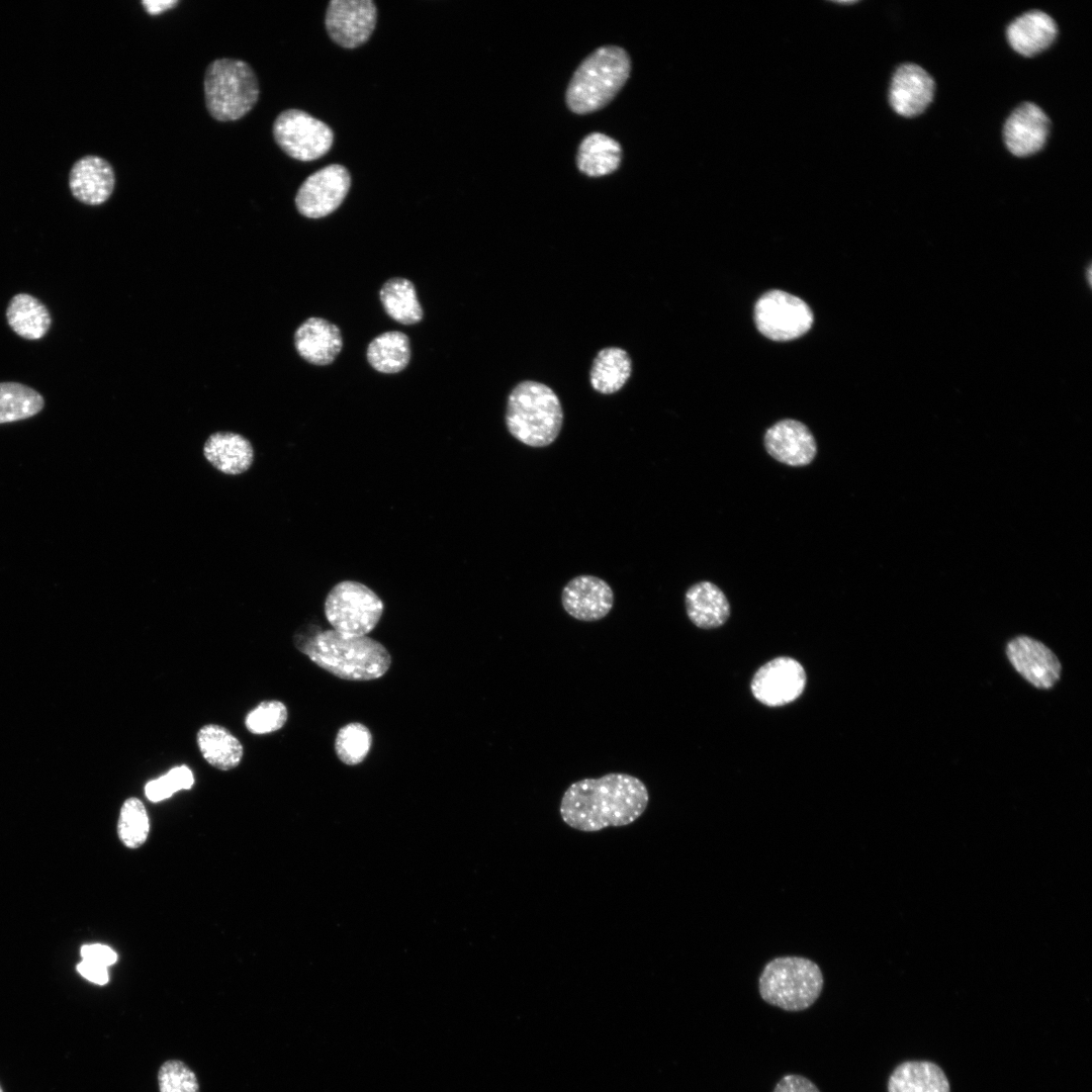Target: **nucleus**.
Masks as SVG:
<instances>
[{
	"mask_svg": "<svg viewBox=\"0 0 1092 1092\" xmlns=\"http://www.w3.org/2000/svg\"><path fill=\"white\" fill-rule=\"evenodd\" d=\"M648 802V790L640 779L610 772L571 784L561 798L559 812L569 827L596 832L633 823L644 813Z\"/></svg>",
	"mask_w": 1092,
	"mask_h": 1092,
	"instance_id": "nucleus-1",
	"label": "nucleus"
},
{
	"mask_svg": "<svg viewBox=\"0 0 1092 1092\" xmlns=\"http://www.w3.org/2000/svg\"><path fill=\"white\" fill-rule=\"evenodd\" d=\"M295 645L317 666L348 680L381 677L391 663L386 648L367 636H348L326 630L305 639H295Z\"/></svg>",
	"mask_w": 1092,
	"mask_h": 1092,
	"instance_id": "nucleus-2",
	"label": "nucleus"
},
{
	"mask_svg": "<svg viewBox=\"0 0 1092 1092\" xmlns=\"http://www.w3.org/2000/svg\"><path fill=\"white\" fill-rule=\"evenodd\" d=\"M505 420L509 433L519 442L529 447H547L561 431L563 410L548 385L524 380L508 396Z\"/></svg>",
	"mask_w": 1092,
	"mask_h": 1092,
	"instance_id": "nucleus-3",
	"label": "nucleus"
},
{
	"mask_svg": "<svg viewBox=\"0 0 1092 1092\" xmlns=\"http://www.w3.org/2000/svg\"><path fill=\"white\" fill-rule=\"evenodd\" d=\"M630 71V58L624 49H597L574 72L566 90L567 106L577 114L603 108L624 86Z\"/></svg>",
	"mask_w": 1092,
	"mask_h": 1092,
	"instance_id": "nucleus-4",
	"label": "nucleus"
},
{
	"mask_svg": "<svg viewBox=\"0 0 1092 1092\" xmlns=\"http://www.w3.org/2000/svg\"><path fill=\"white\" fill-rule=\"evenodd\" d=\"M824 986L820 967L803 957H778L766 963L758 978V992L767 1004L789 1012L810 1008Z\"/></svg>",
	"mask_w": 1092,
	"mask_h": 1092,
	"instance_id": "nucleus-5",
	"label": "nucleus"
},
{
	"mask_svg": "<svg viewBox=\"0 0 1092 1092\" xmlns=\"http://www.w3.org/2000/svg\"><path fill=\"white\" fill-rule=\"evenodd\" d=\"M259 93L257 77L248 63L221 58L207 66L204 98L206 108L214 119H240L255 106Z\"/></svg>",
	"mask_w": 1092,
	"mask_h": 1092,
	"instance_id": "nucleus-6",
	"label": "nucleus"
},
{
	"mask_svg": "<svg viewBox=\"0 0 1092 1092\" xmlns=\"http://www.w3.org/2000/svg\"><path fill=\"white\" fill-rule=\"evenodd\" d=\"M324 609L333 630L348 636H366L378 624L383 603L367 585L343 580L329 592Z\"/></svg>",
	"mask_w": 1092,
	"mask_h": 1092,
	"instance_id": "nucleus-7",
	"label": "nucleus"
},
{
	"mask_svg": "<svg viewBox=\"0 0 1092 1092\" xmlns=\"http://www.w3.org/2000/svg\"><path fill=\"white\" fill-rule=\"evenodd\" d=\"M273 135L282 151L302 162L326 155L334 141L325 122L299 109L282 111L273 123Z\"/></svg>",
	"mask_w": 1092,
	"mask_h": 1092,
	"instance_id": "nucleus-8",
	"label": "nucleus"
},
{
	"mask_svg": "<svg viewBox=\"0 0 1092 1092\" xmlns=\"http://www.w3.org/2000/svg\"><path fill=\"white\" fill-rule=\"evenodd\" d=\"M754 321L766 338L790 341L810 330L813 313L801 298L782 290H770L756 301Z\"/></svg>",
	"mask_w": 1092,
	"mask_h": 1092,
	"instance_id": "nucleus-9",
	"label": "nucleus"
},
{
	"mask_svg": "<svg viewBox=\"0 0 1092 1092\" xmlns=\"http://www.w3.org/2000/svg\"><path fill=\"white\" fill-rule=\"evenodd\" d=\"M1052 133V119L1035 102L1024 100L1005 117L1001 140L1015 159H1028L1041 153Z\"/></svg>",
	"mask_w": 1092,
	"mask_h": 1092,
	"instance_id": "nucleus-10",
	"label": "nucleus"
},
{
	"mask_svg": "<svg viewBox=\"0 0 1092 1092\" xmlns=\"http://www.w3.org/2000/svg\"><path fill=\"white\" fill-rule=\"evenodd\" d=\"M351 185L348 170L339 164L329 165L308 176L300 185L295 205L300 214L321 218L335 211Z\"/></svg>",
	"mask_w": 1092,
	"mask_h": 1092,
	"instance_id": "nucleus-11",
	"label": "nucleus"
},
{
	"mask_svg": "<svg viewBox=\"0 0 1092 1092\" xmlns=\"http://www.w3.org/2000/svg\"><path fill=\"white\" fill-rule=\"evenodd\" d=\"M936 82L933 76L916 63L900 64L892 74L889 104L900 117L914 119L925 113L934 102Z\"/></svg>",
	"mask_w": 1092,
	"mask_h": 1092,
	"instance_id": "nucleus-12",
	"label": "nucleus"
},
{
	"mask_svg": "<svg viewBox=\"0 0 1092 1092\" xmlns=\"http://www.w3.org/2000/svg\"><path fill=\"white\" fill-rule=\"evenodd\" d=\"M805 686L806 672L801 663L792 657L780 656L755 672L751 692L761 704L779 707L799 698Z\"/></svg>",
	"mask_w": 1092,
	"mask_h": 1092,
	"instance_id": "nucleus-13",
	"label": "nucleus"
},
{
	"mask_svg": "<svg viewBox=\"0 0 1092 1092\" xmlns=\"http://www.w3.org/2000/svg\"><path fill=\"white\" fill-rule=\"evenodd\" d=\"M376 18V6L370 0H333L327 8L325 22L336 43L354 49L368 40Z\"/></svg>",
	"mask_w": 1092,
	"mask_h": 1092,
	"instance_id": "nucleus-14",
	"label": "nucleus"
},
{
	"mask_svg": "<svg viewBox=\"0 0 1092 1092\" xmlns=\"http://www.w3.org/2000/svg\"><path fill=\"white\" fill-rule=\"evenodd\" d=\"M1059 34L1056 19L1050 13L1033 8L1011 19L1005 27L1004 38L1015 55L1034 58L1050 50Z\"/></svg>",
	"mask_w": 1092,
	"mask_h": 1092,
	"instance_id": "nucleus-15",
	"label": "nucleus"
},
{
	"mask_svg": "<svg viewBox=\"0 0 1092 1092\" xmlns=\"http://www.w3.org/2000/svg\"><path fill=\"white\" fill-rule=\"evenodd\" d=\"M1006 655L1015 670L1037 689H1050L1060 678L1058 657L1040 641L1018 636L1007 643Z\"/></svg>",
	"mask_w": 1092,
	"mask_h": 1092,
	"instance_id": "nucleus-16",
	"label": "nucleus"
},
{
	"mask_svg": "<svg viewBox=\"0 0 1092 1092\" xmlns=\"http://www.w3.org/2000/svg\"><path fill=\"white\" fill-rule=\"evenodd\" d=\"M564 611L582 622H596L605 618L614 606V593L604 579L581 574L570 579L561 593Z\"/></svg>",
	"mask_w": 1092,
	"mask_h": 1092,
	"instance_id": "nucleus-17",
	"label": "nucleus"
},
{
	"mask_svg": "<svg viewBox=\"0 0 1092 1092\" xmlns=\"http://www.w3.org/2000/svg\"><path fill=\"white\" fill-rule=\"evenodd\" d=\"M763 443L774 459L795 467L810 464L817 453V444L809 428L792 419L781 420L768 428Z\"/></svg>",
	"mask_w": 1092,
	"mask_h": 1092,
	"instance_id": "nucleus-18",
	"label": "nucleus"
},
{
	"mask_svg": "<svg viewBox=\"0 0 1092 1092\" xmlns=\"http://www.w3.org/2000/svg\"><path fill=\"white\" fill-rule=\"evenodd\" d=\"M114 184L112 166L96 155H87L77 160L69 173L71 193L77 200L88 205L104 203L112 194Z\"/></svg>",
	"mask_w": 1092,
	"mask_h": 1092,
	"instance_id": "nucleus-19",
	"label": "nucleus"
},
{
	"mask_svg": "<svg viewBox=\"0 0 1092 1092\" xmlns=\"http://www.w3.org/2000/svg\"><path fill=\"white\" fill-rule=\"evenodd\" d=\"M204 459L218 472L235 476L247 472L254 463L251 441L233 431H215L203 443Z\"/></svg>",
	"mask_w": 1092,
	"mask_h": 1092,
	"instance_id": "nucleus-20",
	"label": "nucleus"
},
{
	"mask_svg": "<svg viewBox=\"0 0 1092 1092\" xmlns=\"http://www.w3.org/2000/svg\"><path fill=\"white\" fill-rule=\"evenodd\" d=\"M293 343L299 356L314 365L331 364L343 347L340 329L316 316L305 320L295 330Z\"/></svg>",
	"mask_w": 1092,
	"mask_h": 1092,
	"instance_id": "nucleus-21",
	"label": "nucleus"
},
{
	"mask_svg": "<svg viewBox=\"0 0 1092 1092\" xmlns=\"http://www.w3.org/2000/svg\"><path fill=\"white\" fill-rule=\"evenodd\" d=\"M685 605L691 622L702 629L720 627L730 615V605L725 594L710 581L691 585L685 595Z\"/></svg>",
	"mask_w": 1092,
	"mask_h": 1092,
	"instance_id": "nucleus-22",
	"label": "nucleus"
},
{
	"mask_svg": "<svg viewBox=\"0 0 1092 1092\" xmlns=\"http://www.w3.org/2000/svg\"><path fill=\"white\" fill-rule=\"evenodd\" d=\"M888 1092H950L944 1072L928 1061H907L889 1077Z\"/></svg>",
	"mask_w": 1092,
	"mask_h": 1092,
	"instance_id": "nucleus-23",
	"label": "nucleus"
},
{
	"mask_svg": "<svg viewBox=\"0 0 1092 1092\" xmlns=\"http://www.w3.org/2000/svg\"><path fill=\"white\" fill-rule=\"evenodd\" d=\"M632 360L620 347H606L598 352L589 371L590 385L599 393L619 391L631 376Z\"/></svg>",
	"mask_w": 1092,
	"mask_h": 1092,
	"instance_id": "nucleus-24",
	"label": "nucleus"
},
{
	"mask_svg": "<svg viewBox=\"0 0 1092 1092\" xmlns=\"http://www.w3.org/2000/svg\"><path fill=\"white\" fill-rule=\"evenodd\" d=\"M196 741L204 759L217 769L230 770L237 767L242 760L243 744L220 725L202 726L197 732Z\"/></svg>",
	"mask_w": 1092,
	"mask_h": 1092,
	"instance_id": "nucleus-25",
	"label": "nucleus"
},
{
	"mask_svg": "<svg viewBox=\"0 0 1092 1092\" xmlns=\"http://www.w3.org/2000/svg\"><path fill=\"white\" fill-rule=\"evenodd\" d=\"M6 318L12 331L26 340L42 338L52 324L46 305L27 293H18L10 299Z\"/></svg>",
	"mask_w": 1092,
	"mask_h": 1092,
	"instance_id": "nucleus-26",
	"label": "nucleus"
},
{
	"mask_svg": "<svg viewBox=\"0 0 1092 1092\" xmlns=\"http://www.w3.org/2000/svg\"><path fill=\"white\" fill-rule=\"evenodd\" d=\"M621 159L622 150L615 140L601 132H593L581 142L576 162L580 172L599 177L616 171Z\"/></svg>",
	"mask_w": 1092,
	"mask_h": 1092,
	"instance_id": "nucleus-27",
	"label": "nucleus"
},
{
	"mask_svg": "<svg viewBox=\"0 0 1092 1092\" xmlns=\"http://www.w3.org/2000/svg\"><path fill=\"white\" fill-rule=\"evenodd\" d=\"M366 356L369 364L378 372L397 373L410 362V339L399 331L385 332L369 343Z\"/></svg>",
	"mask_w": 1092,
	"mask_h": 1092,
	"instance_id": "nucleus-28",
	"label": "nucleus"
},
{
	"mask_svg": "<svg viewBox=\"0 0 1092 1092\" xmlns=\"http://www.w3.org/2000/svg\"><path fill=\"white\" fill-rule=\"evenodd\" d=\"M380 301L386 313L402 325L422 321L423 309L418 300L415 285L405 278L387 280L379 291Z\"/></svg>",
	"mask_w": 1092,
	"mask_h": 1092,
	"instance_id": "nucleus-29",
	"label": "nucleus"
},
{
	"mask_svg": "<svg viewBox=\"0 0 1092 1092\" xmlns=\"http://www.w3.org/2000/svg\"><path fill=\"white\" fill-rule=\"evenodd\" d=\"M43 405V397L35 389L18 382H0V424L31 418Z\"/></svg>",
	"mask_w": 1092,
	"mask_h": 1092,
	"instance_id": "nucleus-30",
	"label": "nucleus"
},
{
	"mask_svg": "<svg viewBox=\"0 0 1092 1092\" xmlns=\"http://www.w3.org/2000/svg\"><path fill=\"white\" fill-rule=\"evenodd\" d=\"M149 829L148 813L143 802L134 797L126 799L117 823L119 839L126 847L138 848L147 840Z\"/></svg>",
	"mask_w": 1092,
	"mask_h": 1092,
	"instance_id": "nucleus-31",
	"label": "nucleus"
},
{
	"mask_svg": "<svg viewBox=\"0 0 1092 1092\" xmlns=\"http://www.w3.org/2000/svg\"><path fill=\"white\" fill-rule=\"evenodd\" d=\"M372 744L369 729L358 722L349 723L337 733L335 750L339 759L348 765H356L367 756Z\"/></svg>",
	"mask_w": 1092,
	"mask_h": 1092,
	"instance_id": "nucleus-32",
	"label": "nucleus"
},
{
	"mask_svg": "<svg viewBox=\"0 0 1092 1092\" xmlns=\"http://www.w3.org/2000/svg\"><path fill=\"white\" fill-rule=\"evenodd\" d=\"M160 1092H200L194 1071L183 1061L171 1059L164 1062L157 1075Z\"/></svg>",
	"mask_w": 1092,
	"mask_h": 1092,
	"instance_id": "nucleus-33",
	"label": "nucleus"
},
{
	"mask_svg": "<svg viewBox=\"0 0 1092 1092\" xmlns=\"http://www.w3.org/2000/svg\"><path fill=\"white\" fill-rule=\"evenodd\" d=\"M287 716V708L282 702L264 701L248 713L245 725L253 734H267L282 728Z\"/></svg>",
	"mask_w": 1092,
	"mask_h": 1092,
	"instance_id": "nucleus-34",
	"label": "nucleus"
},
{
	"mask_svg": "<svg viewBox=\"0 0 1092 1092\" xmlns=\"http://www.w3.org/2000/svg\"><path fill=\"white\" fill-rule=\"evenodd\" d=\"M194 784V776L186 765L171 768L166 775L150 781L145 787L147 798L152 802L163 801L180 790H189Z\"/></svg>",
	"mask_w": 1092,
	"mask_h": 1092,
	"instance_id": "nucleus-35",
	"label": "nucleus"
},
{
	"mask_svg": "<svg viewBox=\"0 0 1092 1092\" xmlns=\"http://www.w3.org/2000/svg\"><path fill=\"white\" fill-rule=\"evenodd\" d=\"M772 1092H820V1090L803 1075L787 1074L778 1081Z\"/></svg>",
	"mask_w": 1092,
	"mask_h": 1092,
	"instance_id": "nucleus-36",
	"label": "nucleus"
},
{
	"mask_svg": "<svg viewBox=\"0 0 1092 1092\" xmlns=\"http://www.w3.org/2000/svg\"><path fill=\"white\" fill-rule=\"evenodd\" d=\"M83 961L95 963L104 967L114 964L117 960L116 952L109 946L99 943L86 944L81 947Z\"/></svg>",
	"mask_w": 1092,
	"mask_h": 1092,
	"instance_id": "nucleus-37",
	"label": "nucleus"
},
{
	"mask_svg": "<svg viewBox=\"0 0 1092 1092\" xmlns=\"http://www.w3.org/2000/svg\"><path fill=\"white\" fill-rule=\"evenodd\" d=\"M77 971L81 976L94 984L105 985L109 979L106 967L88 961L82 960V962L77 965Z\"/></svg>",
	"mask_w": 1092,
	"mask_h": 1092,
	"instance_id": "nucleus-38",
	"label": "nucleus"
},
{
	"mask_svg": "<svg viewBox=\"0 0 1092 1092\" xmlns=\"http://www.w3.org/2000/svg\"><path fill=\"white\" fill-rule=\"evenodd\" d=\"M142 4L151 15H158L178 4L175 0H144Z\"/></svg>",
	"mask_w": 1092,
	"mask_h": 1092,
	"instance_id": "nucleus-39",
	"label": "nucleus"
},
{
	"mask_svg": "<svg viewBox=\"0 0 1092 1092\" xmlns=\"http://www.w3.org/2000/svg\"><path fill=\"white\" fill-rule=\"evenodd\" d=\"M0 1092H3V1089H2V1087H1V1086H0Z\"/></svg>",
	"mask_w": 1092,
	"mask_h": 1092,
	"instance_id": "nucleus-40",
	"label": "nucleus"
}]
</instances>
